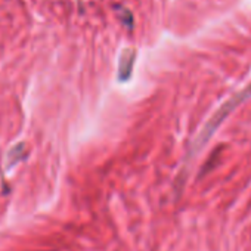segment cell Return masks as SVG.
I'll return each instance as SVG.
<instances>
[{
    "label": "cell",
    "mask_w": 251,
    "mask_h": 251,
    "mask_svg": "<svg viewBox=\"0 0 251 251\" xmlns=\"http://www.w3.org/2000/svg\"><path fill=\"white\" fill-rule=\"evenodd\" d=\"M250 98H251V83H250L248 86H245L239 93L233 95L229 100H226V102L217 109V112L208 120V123L204 126V129L201 130L198 139L195 141V147H197V148H201L202 145H205V142H207V141L214 135V132L219 129V126L226 120V117H229V115L235 111V108H238V105H241L242 102H245V100L250 99Z\"/></svg>",
    "instance_id": "cell-1"
},
{
    "label": "cell",
    "mask_w": 251,
    "mask_h": 251,
    "mask_svg": "<svg viewBox=\"0 0 251 251\" xmlns=\"http://www.w3.org/2000/svg\"><path fill=\"white\" fill-rule=\"evenodd\" d=\"M136 59V50L133 48H126L120 55V65H118V80L127 81L132 77V70Z\"/></svg>",
    "instance_id": "cell-2"
}]
</instances>
